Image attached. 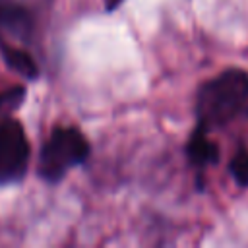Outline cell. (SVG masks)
<instances>
[{
	"mask_svg": "<svg viewBox=\"0 0 248 248\" xmlns=\"http://www.w3.org/2000/svg\"><path fill=\"white\" fill-rule=\"evenodd\" d=\"M248 103V72L229 68L205 81L196 95V120L207 130L231 122Z\"/></svg>",
	"mask_w": 248,
	"mask_h": 248,
	"instance_id": "obj_1",
	"label": "cell"
},
{
	"mask_svg": "<svg viewBox=\"0 0 248 248\" xmlns=\"http://www.w3.org/2000/svg\"><path fill=\"white\" fill-rule=\"evenodd\" d=\"M91 145L81 130L74 126H54L43 141L37 161V174L48 184L60 182L74 167L89 159Z\"/></svg>",
	"mask_w": 248,
	"mask_h": 248,
	"instance_id": "obj_2",
	"label": "cell"
},
{
	"mask_svg": "<svg viewBox=\"0 0 248 248\" xmlns=\"http://www.w3.org/2000/svg\"><path fill=\"white\" fill-rule=\"evenodd\" d=\"M31 145L23 124L14 116L0 120V186L17 184L29 169Z\"/></svg>",
	"mask_w": 248,
	"mask_h": 248,
	"instance_id": "obj_3",
	"label": "cell"
},
{
	"mask_svg": "<svg viewBox=\"0 0 248 248\" xmlns=\"http://www.w3.org/2000/svg\"><path fill=\"white\" fill-rule=\"evenodd\" d=\"M0 54H2L4 64L17 76L31 79V81L39 78V66L35 58L31 56V52L16 43H10L4 35H0Z\"/></svg>",
	"mask_w": 248,
	"mask_h": 248,
	"instance_id": "obj_4",
	"label": "cell"
},
{
	"mask_svg": "<svg viewBox=\"0 0 248 248\" xmlns=\"http://www.w3.org/2000/svg\"><path fill=\"white\" fill-rule=\"evenodd\" d=\"M186 155H188V161L198 169H203L219 161V145L209 140L205 126L196 122V128L190 134V140L186 143Z\"/></svg>",
	"mask_w": 248,
	"mask_h": 248,
	"instance_id": "obj_5",
	"label": "cell"
},
{
	"mask_svg": "<svg viewBox=\"0 0 248 248\" xmlns=\"http://www.w3.org/2000/svg\"><path fill=\"white\" fill-rule=\"evenodd\" d=\"M23 101H25L23 85H12V87L0 91V120L10 116L14 110H17Z\"/></svg>",
	"mask_w": 248,
	"mask_h": 248,
	"instance_id": "obj_6",
	"label": "cell"
},
{
	"mask_svg": "<svg viewBox=\"0 0 248 248\" xmlns=\"http://www.w3.org/2000/svg\"><path fill=\"white\" fill-rule=\"evenodd\" d=\"M229 169H231V174L236 180V184L248 188V151L244 147H240L234 153V157L229 163Z\"/></svg>",
	"mask_w": 248,
	"mask_h": 248,
	"instance_id": "obj_7",
	"label": "cell"
},
{
	"mask_svg": "<svg viewBox=\"0 0 248 248\" xmlns=\"http://www.w3.org/2000/svg\"><path fill=\"white\" fill-rule=\"evenodd\" d=\"M122 2H124V0H103V4H105V12H114Z\"/></svg>",
	"mask_w": 248,
	"mask_h": 248,
	"instance_id": "obj_8",
	"label": "cell"
},
{
	"mask_svg": "<svg viewBox=\"0 0 248 248\" xmlns=\"http://www.w3.org/2000/svg\"><path fill=\"white\" fill-rule=\"evenodd\" d=\"M6 4H8V2H6V0H0V12H2V8H4V6H6Z\"/></svg>",
	"mask_w": 248,
	"mask_h": 248,
	"instance_id": "obj_9",
	"label": "cell"
}]
</instances>
